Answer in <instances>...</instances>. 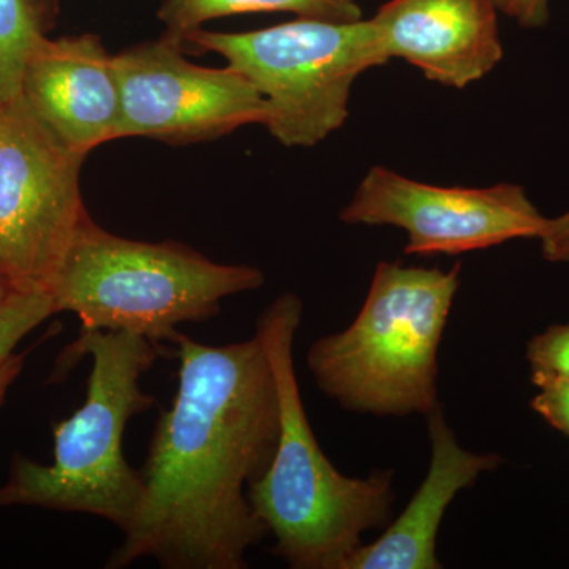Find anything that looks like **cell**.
Returning <instances> with one entry per match:
<instances>
[{
    "mask_svg": "<svg viewBox=\"0 0 569 569\" xmlns=\"http://www.w3.org/2000/svg\"><path fill=\"white\" fill-rule=\"evenodd\" d=\"M460 284L449 271L378 263L353 323L310 347L317 387L355 413L427 415L438 406V348Z\"/></svg>",
    "mask_w": 569,
    "mask_h": 569,
    "instance_id": "277c9868",
    "label": "cell"
},
{
    "mask_svg": "<svg viewBox=\"0 0 569 569\" xmlns=\"http://www.w3.org/2000/svg\"><path fill=\"white\" fill-rule=\"evenodd\" d=\"M430 462L407 508L376 541L356 552L348 569H438L437 537L449 505L481 475L501 463L497 455H478L459 443L440 407L426 417Z\"/></svg>",
    "mask_w": 569,
    "mask_h": 569,
    "instance_id": "7c38bea8",
    "label": "cell"
},
{
    "mask_svg": "<svg viewBox=\"0 0 569 569\" xmlns=\"http://www.w3.org/2000/svg\"><path fill=\"white\" fill-rule=\"evenodd\" d=\"M254 11H291L299 18L329 21L361 20L362 11L355 0H167L160 18L167 33L179 43L204 22Z\"/></svg>",
    "mask_w": 569,
    "mask_h": 569,
    "instance_id": "4fadbf2b",
    "label": "cell"
},
{
    "mask_svg": "<svg viewBox=\"0 0 569 569\" xmlns=\"http://www.w3.org/2000/svg\"><path fill=\"white\" fill-rule=\"evenodd\" d=\"M302 301L279 296L257 323L279 395V441L271 463L247 488V498L276 556L293 569H348L367 531L385 529L395 507V473H340L313 436L298 378L293 346Z\"/></svg>",
    "mask_w": 569,
    "mask_h": 569,
    "instance_id": "7a4b0ae2",
    "label": "cell"
},
{
    "mask_svg": "<svg viewBox=\"0 0 569 569\" xmlns=\"http://www.w3.org/2000/svg\"><path fill=\"white\" fill-rule=\"evenodd\" d=\"M531 381L538 388L531 407L553 429L569 438V378L531 373Z\"/></svg>",
    "mask_w": 569,
    "mask_h": 569,
    "instance_id": "e0dca14e",
    "label": "cell"
},
{
    "mask_svg": "<svg viewBox=\"0 0 569 569\" xmlns=\"http://www.w3.org/2000/svg\"><path fill=\"white\" fill-rule=\"evenodd\" d=\"M346 223L400 228L407 254H460L512 239L539 238L546 224L518 183L438 187L376 167L340 213Z\"/></svg>",
    "mask_w": 569,
    "mask_h": 569,
    "instance_id": "9c48e42d",
    "label": "cell"
},
{
    "mask_svg": "<svg viewBox=\"0 0 569 569\" xmlns=\"http://www.w3.org/2000/svg\"><path fill=\"white\" fill-rule=\"evenodd\" d=\"M114 67L121 96L116 140L186 144L263 123L264 99L249 78L231 67L194 66L170 37L122 51Z\"/></svg>",
    "mask_w": 569,
    "mask_h": 569,
    "instance_id": "ba28073f",
    "label": "cell"
},
{
    "mask_svg": "<svg viewBox=\"0 0 569 569\" xmlns=\"http://www.w3.org/2000/svg\"><path fill=\"white\" fill-rule=\"evenodd\" d=\"M21 96L71 151L88 157L97 146L116 140L118 73L114 56L97 37H44L26 63Z\"/></svg>",
    "mask_w": 569,
    "mask_h": 569,
    "instance_id": "30bf717a",
    "label": "cell"
},
{
    "mask_svg": "<svg viewBox=\"0 0 569 569\" xmlns=\"http://www.w3.org/2000/svg\"><path fill=\"white\" fill-rule=\"evenodd\" d=\"M531 373L569 378V323L550 326L527 348Z\"/></svg>",
    "mask_w": 569,
    "mask_h": 569,
    "instance_id": "2e32d148",
    "label": "cell"
},
{
    "mask_svg": "<svg viewBox=\"0 0 569 569\" xmlns=\"http://www.w3.org/2000/svg\"><path fill=\"white\" fill-rule=\"evenodd\" d=\"M492 0H391L376 17L388 59L399 58L427 80L463 89L503 58Z\"/></svg>",
    "mask_w": 569,
    "mask_h": 569,
    "instance_id": "8fae6325",
    "label": "cell"
},
{
    "mask_svg": "<svg viewBox=\"0 0 569 569\" xmlns=\"http://www.w3.org/2000/svg\"><path fill=\"white\" fill-rule=\"evenodd\" d=\"M43 39L31 0H0V104L21 96L26 63Z\"/></svg>",
    "mask_w": 569,
    "mask_h": 569,
    "instance_id": "5bb4252c",
    "label": "cell"
},
{
    "mask_svg": "<svg viewBox=\"0 0 569 569\" xmlns=\"http://www.w3.org/2000/svg\"><path fill=\"white\" fill-rule=\"evenodd\" d=\"M159 355L156 342L132 332L81 331L58 367L91 356L84 403L52 427L50 466L13 459L9 482L0 488V508L82 512L126 530L140 503L142 479L123 456V432L130 418L156 403L142 391L141 378Z\"/></svg>",
    "mask_w": 569,
    "mask_h": 569,
    "instance_id": "3957f363",
    "label": "cell"
},
{
    "mask_svg": "<svg viewBox=\"0 0 569 569\" xmlns=\"http://www.w3.org/2000/svg\"><path fill=\"white\" fill-rule=\"evenodd\" d=\"M11 291H13V287H11L9 277L0 271V305L9 298Z\"/></svg>",
    "mask_w": 569,
    "mask_h": 569,
    "instance_id": "44dd1931",
    "label": "cell"
},
{
    "mask_svg": "<svg viewBox=\"0 0 569 569\" xmlns=\"http://www.w3.org/2000/svg\"><path fill=\"white\" fill-rule=\"evenodd\" d=\"M86 157L37 118L24 97L0 104V271L13 290H47L89 216Z\"/></svg>",
    "mask_w": 569,
    "mask_h": 569,
    "instance_id": "52a82bcc",
    "label": "cell"
},
{
    "mask_svg": "<svg viewBox=\"0 0 569 569\" xmlns=\"http://www.w3.org/2000/svg\"><path fill=\"white\" fill-rule=\"evenodd\" d=\"M24 353H13L0 366V406L6 399L7 391H9L13 381L20 376L22 366H24Z\"/></svg>",
    "mask_w": 569,
    "mask_h": 569,
    "instance_id": "ffe728a7",
    "label": "cell"
},
{
    "mask_svg": "<svg viewBox=\"0 0 569 569\" xmlns=\"http://www.w3.org/2000/svg\"><path fill=\"white\" fill-rule=\"evenodd\" d=\"M542 257L552 263H569V211L546 220L539 234Z\"/></svg>",
    "mask_w": 569,
    "mask_h": 569,
    "instance_id": "d6986e66",
    "label": "cell"
},
{
    "mask_svg": "<svg viewBox=\"0 0 569 569\" xmlns=\"http://www.w3.org/2000/svg\"><path fill=\"white\" fill-rule=\"evenodd\" d=\"M179 383L141 468L142 492L107 568L242 569L268 530L247 498L279 441V395L260 337L224 347L178 332Z\"/></svg>",
    "mask_w": 569,
    "mask_h": 569,
    "instance_id": "6da1fadb",
    "label": "cell"
},
{
    "mask_svg": "<svg viewBox=\"0 0 569 569\" xmlns=\"http://www.w3.org/2000/svg\"><path fill=\"white\" fill-rule=\"evenodd\" d=\"M54 313V302L47 290L11 291L0 305V366L29 332Z\"/></svg>",
    "mask_w": 569,
    "mask_h": 569,
    "instance_id": "9a60e30c",
    "label": "cell"
},
{
    "mask_svg": "<svg viewBox=\"0 0 569 569\" xmlns=\"http://www.w3.org/2000/svg\"><path fill=\"white\" fill-rule=\"evenodd\" d=\"M263 96V126L287 148H310L346 123L356 78L389 61L370 20L318 18L252 32H190Z\"/></svg>",
    "mask_w": 569,
    "mask_h": 569,
    "instance_id": "8992f818",
    "label": "cell"
},
{
    "mask_svg": "<svg viewBox=\"0 0 569 569\" xmlns=\"http://www.w3.org/2000/svg\"><path fill=\"white\" fill-rule=\"evenodd\" d=\"M263 272L220 264L178 242L132 241L86 217L48 293L56 313L80 318L82 331H126L173 340L182 323L217 316L228 296L257 290Z\"/></svg>",
    "mask_w": 569,
    "mask_h": 569,
    "instance_id": "5b68a950",
    "label": "cell"
},
{
    "mask_svg": "<svg viewBox=\"0 0 569 569\" xmlns=\"http://www.w3.org/2000/svg\"><path fill=\"white\" fill-rule=\"evenodd\" d=\"M501 13L512 18L520 28L539 29L549 22L550 0H492Z\"/></svg>",
    "mask_w": 569,
    "mask_h": 569,
    "instance_id": "ac0fdd59",
    "label": "cell"
}]
</instances>
